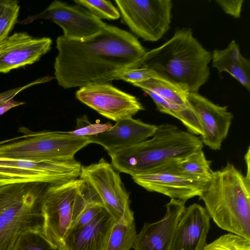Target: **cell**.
I'll return each instance as SVG.
<instances>
[{
	"label": "cell",
	"instance_id": "3",
	"mask_svg": "<svg viewBox=\"0 0 250 250\" xmlns=\"http://www.w3.org/2000/svg\"><path fill=\"white\" fill-rule=\"evenodd\" d=\"M199 197L219 227L250 241V179L233 164L213 171Z\"/></svg>",
	"mask_w": 250,
	"mask_h": 250
},
{
	"label": "cell",
	"instance_id": "27",
	"mask_svg": "<svg viewBox=\"0 0 250 250\" xmlns=\"http://www.w3.org/2000/svg\"><path fill=\"white\" fill-rule=\"evenodd\" d=\"M203 250H250V241L239 235L229 233L206 244Z\"/></svg>",
	"mask_w": 250,
	"mask_h": 250
},
{
	"label": "cell",
	"instance_id": "20",
	"mask_svg": "<svg viewBox=\"0 0 250 250\" xmlns=\"http://www.w3.org/2000/svg\"><path fill=\"white\" fill-rule=\"evenodd\" d=\"M211 60L213 67L219 72L229 73L250 91V62L241 54L235 41H232L224 49L214 50Z\"/></svg>",
	"mask_w": 250,
	"mask_h": 250
},
{
	"label": "cell",
	"instance_id": "28",
	"mask_svg": "<svg viewBox=\"0 0 250 250\" xmlns=\"http://www.w3.org/2000/svg\"><path fill=\"white\" fill-rule=\"evenodd\" d=\"M53 78L50 76L43 77L25 85L0 93V116L12 108L25 104L23 102H19L14 99V98L19 93L32 86L50 82Z\"/></svg>",
	"mask_w": 250,
	"mask_h": 250
},
{
	"label": "cell",
	"instance_id": "32",
	"mask_svg": "<svg viewBox=\"0 0 250 250\" xmlns=\"http://www.w3.org/2000/svg\"><path fill=\"white\" fill-rule=\"evenodd\" d=\"M216 2L226 13L235 18H240L243 0H216Z\"/></svg>",
	"mask_w": 250,
	"mask_h": 250
},
{
	"label": "cell",
	"instance_id": "1",
	"mask_svg": "<svg viewBox=\"0 0 250 250\" xmlns=\"http://www.w3.org/2000/svg\"><path fill=\"white\" fill-rule=\"evenodd\" d=\"M56 48L55 78L65 89L109 83L124 70L139 67L146 52L132 34L110 25L83 40L60 36Z\"/></svg>",
	"mask_w": 250,
	"mask_h": 250
},
{
	"label": "cell",
	"instance_id": "25",
	"mask_svg": "<svg viewBox=\"0 0 250 250\" xmlns=\"http://www.w3.org/2000/svg\"><path fill=\"white\" fill-rule=\"evenodd\" d=\"M10 250H60L44 236L42 229L22 233Z\"/></svg>",
	"mask_w": 250,
	"mask_h": 250
},
{
	"label": "cell",
	"instance_id": "30",
	"mask_svg": "<svg viewBox=\"0 0 250 250\" xmlns=\"http://www.w3.org/2000/svg\"><path fill=\"white\" fill-rule=\"evenodd\" d=\"M19 3L18 1L14 0L0 17V42L9 36V33L18 23L20 9Z\"/></svg>",
	"mask_w": 250,
	"mask_h": 250
},
{
	"label": "cell",
	"instance_id": "17",
	"mask_svg": "<svg viewBox=\"0 0 250 250\" xmlns=\"http://www.w3.org/2000/svg\"><path fill=\"white\" fill-rule=\"evenodd\" d=\"M210 218L206 208L198 204L185 207L175 229L171 250H203Z\"/></svg>",
	"mask_w": 250,
	"mask_h": 250
},
{
	"label": "cell",
	"instance_id": "29",
	"mask_svg": "<svg viewBox=\"0 0 250 250\" xmlns=\"http://www.w3.org/2000/svg\"><path fill=\"white\" fill-rule=\"evenodd\" d=\"M112 125L110 123H91L86 115L77 119L76 126L72 131H66L68 134L77 137L94 136L109 129Z\"/></svg>",
	"mask_w": 250,
	"mask_h": 250
},
{
	"label": "cell",
	"instance_id": "31",
	"mask_svg": "<svg viewBox=\"0 0 250 250\" xmlns=\"http://www.w3.org/2000/svg\"><path fill=\"white\" fill-rule=\"evenodd\" d=\"M157 74L153 70L144 67L128 68L118 74L115 80H121L132 84L146 81Z\"/></svg>",
	"mask_w": 250,
	"mask_h": 250
},
{
	"label": "cell",
	"instance_id": "24",
	"mask_svg": "<svg viewBox=\"0 0 250 250\" xmlns=\"http://www.w3.org/2000/svg\"><path fill=\"white\" fill-rule=\"evenodd\" d=\"M179 167L185 172L200 178L210 180L213 171L211 162L208 160L202 149L193 152L177 161Z\"/></svg>",
	"mask_w": 250,
	"mask_h": 250
},
{
	"label": "cell",
	"instance_id": "19",
	"mask_svg": "<svg viewBox=\"0 0 250 250\" xmlns=\"http://www.w3.org/2000/svg\"><path fill=\"white\" fill-rule=\"evenodd\" d=\"M116 222L104 208L89 223L70 229L61 250H104Z\"/></svg>",
	"mask_w": 250,
	"mask_h": 250
},
{
	"label": "cell",
	"instance_id": "2",
	"mask_svg": "<svg viewBox=\"0 0 250 250\" xmlns=\"http://www.w3.org/2000/svg\"><path fill=\"white\" fill-rule=\"evenodd\" d=\"M210 53L190 29L176 30L161 46L146 51L139 64L177 84L188 92H198L208 80Z\"/></svg>",
	"mask_w": 250,
	"mask_h": 250
},
{
	"label": "cell",
	"instance_id": "18",
	"mask_svg": "<svg viewBox=\"0 0 250 250\" xmlns=\"http://www.w3.org/2000/svg\"><path fill=\"white\" fill-rule=\"evenodd\" d=\"M108 130L87 137L91 143L102 146L107 153L140 143L155 134L157 126L132 117L120 120Z\"/></svg>",
	"mask_w": 250,
	"mask_h": 250
},
{
	"label": "cell",
	"instance_id": "34",
	"mask_svg": "<svg viewBox=\"0 0 250 250\" xmlns=\"http://www.w3.org/2000/svg\"><path fill=\"white\" fill-rule=\"evenodd\" d=\"M29 136V133H27V132L24 135H23L21 136H19V137H15V138H11V139H7V140H4V141H0V145H3V144H7V143H10V142H14L15 141H17V140H20V139H23V138H26L27 137H28Z\"/></svg>",
	"mask_w": 250,
	"mask_h": 250
},
{
	"label": "cell",
	"instance_id": "14",
	"mask_svg": "<svg viewBox=\"0 0 250 250\" xmlns=\"http://www.w3.org/2000/svg\"><path fill=\"white\" fill-rule=\"evenodd\" d=\"M188 101L199 121L202 143L212 150L220 149L228 136L232 114L227 106L217 105L198 92L189 93Z\"/></svg>",
	"mask_w": 250,
	"mask_h": 250
},
{
	"label": "cell",
	"instance_id": "10",
	"mask_svg": "<svg viewBox=\"0 0 250 250\" xmlns=\"http://www.w3.org/2000/svg\"><path fill=\"white\" fill-rule=\"evenodd\" d=\"M115 2L124 22L144 41H157L169 29L170 0H115Z\"/></svg>",
	"mask_w": 250,
	"mask_h": 250
},
{
	"label": "cell",
	"instance_id": "23",
	"mask_svg": "<svg viewBox=\"0 0 250 250\" xmlns=\"http://www.w3.org/2000/svg\"><path fill=\"white\" fill-rule=\"evenodd\" d=\"M143 91L153 100L159 111L169 114L179 120L190 133L195 135H202L203 132L198 118L189 105L182 106L175 104L165 100L150 91Z\"/></svg>",
	"mask_w": 250,
	"mask_h": 250
},
{
	"label": "cell",
	"instance_id": "26",
	"mask_svg": "<svg viewBox=\"0 0 250 250\" xmlns=\"http://www.w3.org/2000/svg\"><path fill=\"white\" fill-rule=\"evenodd\" d=\"M73 1L88 10L93 15L102 20H116L120 16L119 10L110 0H75Z\"/></svg>",
	"mask_w": 250,
	"mask_h": 250
},
{
	"label": "cell",
	"instance_id": "8",
	"mask_svg": "<svg viewBox=\"0 0 250 250\" xmlns=\"http://www.w3.org/2000/svg\"><path fill=\"white\" fill-rule=\"evenodd\" d=\"M82 166L76 159L32 161L0 158V187L28 182L63 183L79 178Z\"/></svg>",
	"mask_w": 250,
	"mask_h": 250
},
{
	"label": "cell",
	"instance_id": "4",
	"mask_svg": "<svg viewBox=\"0 0 250 250\" xmlns=\"http://www.w3.org/2000/svg\"><path fill=\"white\" fill-rule=\"evenodd\" d=\"M203 147L199 137L173 125L164 124L157 126L151 139L108 154L117 171L132 176Z\"/></svg>",
	"mask_w": 250,
	"mask_h": 250
},
{
	"label": "cell",
	"instance_id": "16",
	"mask_svg": "<svg viewBox=\"0 0 250 250\" xmlns=\"http://www.w3.org/2000/svg\"><path fill=\"white\" fill-rule=\"evenodd\" d=\"M185 203L171 199L166 205V213L161 220L144 224L137 234L132 248L134 250H171L175 229L186 207Z\"/></svg>",
	"mask_w": 250,
	"mask_h": 250
},
{
	"label": "cell",
	"instance_id": "11",
	"mask_svg": "<svg viewBox=\"0 0 250 250\" xmlns=\"http://www.w3.org/2000/svg\"><path fill=\"white\" fill-rule=\"evenodd\" d=\"M42 19L50 20L60 26L65 38L83 40L100 32L107 25L102 20L79 5H69L60 0H54L42 12L18 21L27 24Z\"/></svg>",
	"mask_w": 250,
	"mask_h": 250
},
{
	"label": "cell",
	"instance_id": "12",
	"mask_svg": "<svg viewBox=\"0 0 250 250\" xmlns=\"http://www.w3.org/2000/svg\"><path fill=\"white\" fill-rule=\"evenodd\" d=\"M76 98L102 116L117 122L132 117L144 110L138 98L109 83H95L80 87Z\"/></svg>",
	"mask_w": 250,
	"mask_h": 250
},
{
	"label": "cell",
	"instance_id": "22",
	"mask_svg": "<svg viewBox=\"0 0 250 250\" xmlns=\"http://www.w3.org/2000/svg\"><path fill=\"white\" fill-rule=\"evenodd\" d=\"M133 85L150 91L165 100L182 106L189 105L188 91L179 85L156 74L154 77Z\"/></svg>",
	"mask_w": 250,
	"mask_h": 250
},
{
	"label": "cell",
	"instance_id": "7",
	"mask_svg": "<svg viewBox=\"0 0 250 250\" xmlns=\"http://www.w3.org/2000/svg\"><path fill=\"white\" fill-rule=\"evenodd\" d=\"M25 138L0 145V158L38 161L72 160L75 154L91 144L87 137L66 131L32 132Z\"/></svg>",
	"mask_w": 250,
	"mask_h": 250
},
{
	"label": "cell",
	"instance_id": "13",
	"mask_svg": "<svg viewBox=\"0 0 250 250\" xmlns=\"http://www.w3.org/2000/svg\"><path fill=\"white\" fill-rule=\"evenodd\" d=\"M79 178L95 192L104 208L116 221L130 206L129 194L119 173L104 158L98 163L82 166Z\"/></svg>",
	"mask_w": 250,
	"mask_h": 250
},
{
	"label": "cell",
	"instance_id": "21",
	"mask_svg": "<svg viewBox=\"0 0 250 250\" xmlns=\"http://www.w3.org/2000/svg\"><path fill=\"white\" fill-rule=\"evenodd\" d=\"M136 235L134 213L127 206L113 226L104 250H130Z\"/></svg>",
	"mask_w": 250,
	"mask_h": 250
},
{
	"label": "cell",
	"instance_id": "5",
	"mask_svg": "<svg viewBox=\"0 0 250 250\" xmlns=\"http://www.w3.org/2000/svg\"><path fill=\"white\" fill-rule=\"evenodd\" d=\"M49 185L28 182L0 187V250H10L25 231L42 229V202Z\"/></svg>",
	"mask_w": 250,
	"mask_h": 250
},
{
	"label": "cell",
	"instance_id": "6",
	"mask_svg": "<svg viewBox=\"0 0 250 250\" xmlns=\"http://www.w3.org/2000/svg\"><path fill=\"white\" fill-rule=\"evenodd\" d=\"M87 185L78 178L49 185L42 206L44 222L42 231L46 238L60 250L63 239L84 208Z\"/></svg>",
	"mask_w": 250,
	"mask_h": 250
},
{
	"label": "cell",
	"instance_id": "33",
	"mask_svg": "<svg viewBox=\"0 0 250 250\" xmlns=\"http://www.w3.org/2000/svg\"><path fill=\"white\" fill-rule=\"evenodd\" d=\"M13 0H0V17L3 14L7 7L13 2Z\"/></svg>",
	"mask_w": 250,
	"mask_h": 250
},
{
	"label": "cell",
	"instance_id": "15",
	"mask_svg": "<svg viewBox=\"0 0 250 250\" xmlns=\"http://www.w3.org/2000/svg\"><path fill=\"white\" fill-rule=\"evenodd\" d=\"M48 37L34 38L26 32L15 33L0 42V73L32 64L51 48Z\"/></svg>",
	"mask_w": 250,
	"mask_h": 250
},
{
	"label": "cell",
	"instance_id": "9",
	"mask_svg": "<svg viewBox=\"0 0 250 250\" xmlns=\"http://www.w3.org/2000/svg\"><path fill=\"white\" fill-rule=\"evenodd\" d=\"M178 159L168 160L133 175L132 178L146 190L163 194L171 199L186 202L195 196L199 197L210 180L185 172L179 167Z\"/></svg>",
	"mask_w": 250,
	"mask_h": 250
}]
</instances>
